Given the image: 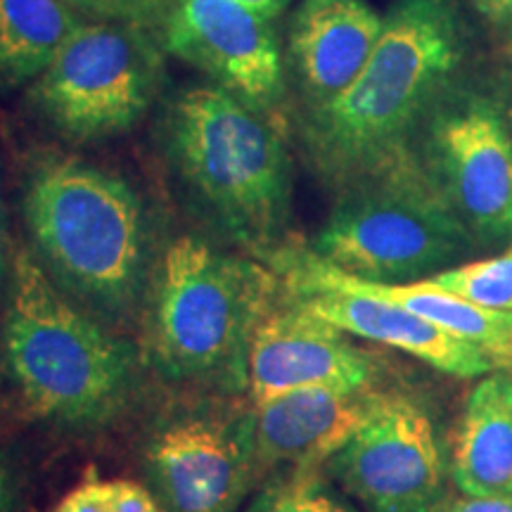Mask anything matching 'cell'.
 I'll return each mask as SVG.
<instances>
[{
    "instance_id": "7a4b0ae2",
    "label": "cell",
    "mask_w": 512,
    "mask_h": 512,
    "mask_svg": "<svg viewBox=\"0 0 512 512\" xmlns=\"http://www.w3.org/2000/svg\"><path fill=\"white\" fill-rule=\"evenodd\" d=\"M463 60L451 0H399L356 81L302 119L313 171L337 190L411 155L413 136Z\"/></svg>"
},
{
    "instance_id": "7c38bea8",
    "label": "cell",
    "mask_w": 512,
    "mask_h": 512,
    "mask_svg": "<svg viewBox=\"0 0 512 512\" xmlns=\"http://www.w3.org/2000/svg\"><path fill=\"white\" fill-rule=\"evenodd\" d=\"M375 358L285 294L266 313L247 356L249 401L261 403L294 389L370 392Z\"/></svg>"
},
{
    "instance_id": "8992f818",
    "label": "cell",
    "mask_w": 512,
    "mask_h": 512,
    "mask_svg": "<svg viewBox=\"0 0 512 512\" xmlns=\"http://www.w3.org/2000/svg\"><path fill=\"white\" fill-rule=\"evenodd\" d=\"M475 247L411 150L387 169L337 190L311 252L358 280L403 285L437 273Z\"/></svg>"
},
{
    "instance_id": "30bf717a",
    "label": "cell",
    "mask_w": 512,
    "mask_h": 512,
    "mask_svg": "<svg viewBox=\"0 0 512 512\" xmlns=\"http://www.w3.org/2000/svg\"><path fill=\"white\" fill-rule=\"evenodd\" d=\"M323 470L368 512H437L444 463L432 418L401 394H373L361 425Z\"/></svg>"
},
{
    "instance_id": "52a82bcc",
    "label": "cell",
    "mask_w": 512,
    "mask_h": 512,
    "mask_svg": "<svg viewBox=\"0 0 512 512\" xmlns=\"http://www.w3.org/2000/svg\"><path fill=\"white\" fill-rule=\"evenodd\" d=\"M162 48L152 27L86 19L29 83V102L62 140L91 145L126 136L159 91Z\"/></svg>"
},
{
    "instance_id": "4316f807",
    "label": "cell",
    "mask_w": 512,
    "mask_h": 512,
    "mask_svg": "<svg viewBox=\"0 0 512 512\" xmlns=\"http://www.w3.org/2000/svg\"><path fill=\"white\" fill-rule=\"evenodd\" d=\"M5 223H3V209H0V285L8 278V252H5Z\"/></svg>"
},
{
    "instance_id": "603a6c76",
    "label": "cell",
    "mask_w": 512,
    "mask_h": 512,
    "mask_svg": "<svg viewBox=\"0 0 512 512\" xmlns=\"http://www.w3.org/2000/svg\"><path fill=\"white\" fill-rule=\"evenodd\" d=\"M437 512H512V496H465Z\"/></svg>"
},
{
    "instance_id": "ffe728a7",
    "label": "cell",
    "mask_w": 512,
    "mask_h": 512,
    "mask_svg": "<svg viewBox=\"0 0 512 512\" xmlns=\"http://www.w3.org/2000/svg\"><path fill=\"white\" fill-rule=\"evenodd\" d=\"M88 19H119L155 27L164 22L166 0H62Z\"/></svg>"
},
{
    "instance_id": "d4e9b609",
    "label": "cell",
    "mask_w": 512,
    "mask_h": 512,
    "mask_svg": "<svg viewBox=\"0 0 512 512\" xmlns=\"http://www.w3.org/2000/svg\"><path fill=\"white\" fill-rule=\"evenodd\" d=\"M472 3L491 22H512V0H472Z\"/></svg>"
},
{
    "instance_id": "9c48e42d",
    "label": "cell",
    "mask_w": 512,
    "mask_h": 512,
    "mask_svg": "<svg viewBox=\"0 0 512 512\" xmlns=\"http://www.w3.org/2000/svg\"><path fill=\"white\" fill-rule=\"evenodd\" d=\"M420 169L479 247L512 238V138L496 102L437 100L420 126Z\"/></svg>"
},
{
    "instance_id": "2e32d148",
    "label": "cell",
    "mask_w": 512,
    "mask_h": 512,
    "mask_svg": "<svg viewBox=\"0 0 512 512\" xmlns=\"http://www.w3.org/2000/svg\"><path fill=\"white\" fill-rule=\"evenodd\" d=\"M453 482L465 496H512V375L494 370L467 396L453 437Z\"/></svg>"
},
{
    "instance_id": "ac0fdd59",
    "label": "cell",
    "mask_w": 512,
    "mask_h": 512,
    "mask_svg": "<svg viewBox=\"0 0 512 512\" xmlns=\"http://www.w3.org/2000/svg\"><path fill=\"white\" fill-rule=\"evenodd\" d=\"M242 512H356L339 501L320 470H283L266 479Z\"/></svg>"
},
{
    "instance_id": "d6986e66",
    "label": "cell",
    "mask_w": 512,
    "mask_h": 512,
    "mask_svg": "<svg viewBox=\"0 0 512 512\" xmlns=\"http://www.w3.org/2000/svg\"><path fill=\"white\" fill-rule=\"evenodd\" d=\"M430 280L482 309L512 313V249L491 259L446 268Z\"/></svg>"
},
{
    "instance_id": "44dd1931",
    "label": "cell",
    "mask_w": 512,
    "mask_h": 512,
    "mask_svg": "<svg viewBox=\"0 0 512 512\" xmlns=\"http://www.w3.org/2000/svg\"><path fill=\"white\" fill-rule=\"evenodd\" d=\"M50 512H112L110 482L86 479L55 505Z\"/></svg>"
},
{
    "instance_id": "277c9868",
    "label": "cell",
    "mask_w": 512,
    "mask_h": 512,
    "mask_svg": "<svg viewBox=\"0 0 512 512\" xmlns=\"http://www.w3.org/2000/svg\"><path fill=\"white\" fill-rule=\"evenodd\" d=\"M0 354L24 408L62 430L112 425L138 387L136 344L74 304L27 249L12 261Z\"/></svg>"
},
{
    "instance_id": "9a60e30c",
    "label": "cell",
    "mask_w": 512,
    "mask_h": 512,
    "mask_svg": "<svg viewBox=\"0 0 512 512\" xmlns=\"http://www.w3.org/2000/svg\"><path fill=\"white\" fill-rule=\"evenodd\" d=\"M285 294L302 309L344 330L347 335L399 349L403 354H411L420 361L430 363L441 373L456 377H479L498 370L496 363L475 344L448 335L437 325H432L430 320L415 316V313L406 311L399 304L339 290H285Z\"/></svg>"
},
{
    "instance_id": "3957f363",
    "label": "cell",
    "mask_w": 512,
    "mask_h": 512,
    "mask_svg": "<svg viewBox=\"0 0 512 512\" xmlns=\"http://www.w3.org/2000/svg\"><path fill=\"white\" fill-rule=\"evenodd\" d=\"M159 147L185 202L219 238L266 264L287 247L292 155L271 114L195 83L171 95Z\"/></svg>"
},
{
    "instance_id": "484cf974",
    "label": "cell",
    "mask_w": 512,
    "mask_h": 512,
    "mask_svg": "<svg viewBox=\"0 0 512 512\" xmlns=\"http://www.w3.org/2000/svg\"><path fill=\"white\" fill-rule=\"evenodd\" d=\"M240 3H245L247 8H252L256 15L268 19V22H273V19H278L290 8L294 0H240Z\"/></svg>"
},
{
    "instance_id": "e0dca14e",
    "label": "cell",
    "mask_w": 512,
    "mask_h": 512,
    "mask_svg": "<svg viewBox=\"0 0 512 512\" xmlns=\"http://www.w3.org/2000/svg\"><path fill=\"white\" fill-rule=\"evenodd\" d=\"M83 22L62 0H0V91L34 81Z\"/></svg>"
},
{
    "instance_id": "4fadbf2b",
    "label": "cell",
    "mask_w": 512,
    "mask_h": 512,
    "mask_svg": "<svg viewBox=\"0 0 512 512\" xmlns=\"http://www.w3.org/2000/svg\"><path fill=\"white\" fill-rule=\"evenodd\" d=\"M384 17L366 0H302L287 31V60L306 112L339 98L373 55Z\"/></svg>"
},
{
    "instance_id": "7402d4cb",
    "label": "cell",
    "mask_w": 512,
    "mask_h": 512,
    "mask_svg": "<svg viewBox=\"0 0 512 512\" xmlns=\"http://www.w3.org/2000/svg\"><path fill=\"white\" fill-rule=\"evenodd\" d=\"M110 496L112 512H166L147 486L128 482V479L110 482Z\"/></svg>"
},
{
    "instance_id": "83f0119b",
    "label": "cell",
    "mask_w": 512,
    "mask_h": 512,
    "mask_svg": "<svg viewBox=\"0 0 512 512\" xmlns=\"http://www.w3.org/2000/svg\"><path fill=\"white\" fill-rule=\"evenodd\" d=\"M505 121H508V131H510V138H512V102H510L508 114H505Z\"/></svg>"
},
{
    "instance_id": "6da1fadb",
    "label": "cell",
    "mask_w": 512,
    "mask_h": 512,
    "mask_svg": "<svg viewBox=\"0 0 512 512\" xmlns=\"http://www.w3.org/2000/svg\"><path fill=\"white\" fill-rule=\"evenodd\" d=\"M22 211L48 278L100 323L131 328L145 313L159 259L133 183L81 157L46 155L31 164Z\"/></svg>"
},
{
    "instance_id": "cb8c5ba5",
    "label": "cell",
    "mask_w": 512,
    "mask_h": 512,
    "mask_svg": "<svg viewBox=\"0 0 512 512\" xmlns=\"http://www.w3.org/2000/svg\"><path fill=\"white\" fill-rule=\"evenodd\" d=\"M17 503V486L15 475H12L10 465L0 458V512H12Z\"/></svg>"
},
{
    "instance_id": "5b68a950",
    "label": "cell",
    "mask_w": 512,
    "mask_h": 512,
    "mask_svg": "<svg viewBox=\"0 0 512 512\" xmlns=\"http://www.w3.org/2000/svg\"><path fill=\"white\" fill-rule=\"evenodd\" d=\"M283 297L271 266L181 235L159 254L147 297L145 358L169 382L247 389L252 337Z\"/></svg>"
},
{
    "instance_id": "8fae6325",
    "label": "cell",
    "mask_w": 512,
    "mask_h": 512,
    "mask_svg": "<svg viewBox=\"0 0 512 512\" xmlns=\"http://www.w3.org/2000/svg\"><path fill=\"white\" fill-rule=\"evenodd\" d=\"M162 46L256 110L285 95V62L273 22L240 0H166Z\"/></svg>"
},
{
    "instance_id": "5bb4252c",
    "label": "cell",
    "mask_w": 512,
    "mask_h": 512,
    "mask_svg": "<svg viewBox=\"0 0 512 512\" xmlns=\"http://www.w3.org/2000/svg\"><path fill=\"white\" fill-rule=\"evenodd\" d=\"M370 396L311 387L252 403L256 475L323 470L361 425Z\"/></svg>"
},
{
    "instance_id": "ba28073f",
    "label": "cell",
    "mask_w": 512,
    "mask_h": 512,
    "mask_svg": "<svg viewBox=\"0 0 512 512\" xmlns=\"http://www.w3.org/2000/svg\"><path fill=\"white\" fill-rule=\"evenodd\" d=\"M143 467L166 512H238L259 482L254 408L209 401L164 415L145 441Z\"/></svg>"
}]
</instances>
